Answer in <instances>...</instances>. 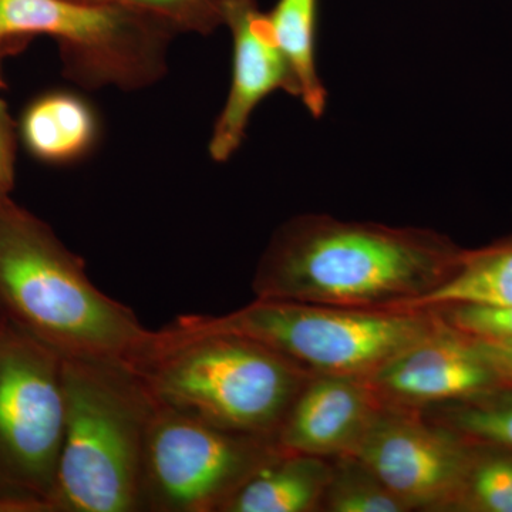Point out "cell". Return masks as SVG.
<instances>
[{
    "label": "cell",
    "mask_w": 512,
    "mask_h": 512,
    "mask_svg": "<svg viewBox=\"0 0 512 512\" xmlns=\"http://www.w3.org/2000/svg\"><path fill=\"white\" fill-rule=\"evenodd\" d=\"M278 451L275 436L222 429L157 403L148 431L144 507L221 512Z\"/></svg>",
    "instance_id": "obj_8"
},
{
    "label": "cell",
    "mask_w": 512,
    "mask_h": 512,
    "mask_svg": "<svg viewBox=\"0 0 512 512\" xmlns=\"http://www.w3.org/2000/svg\"><path fill=\"white\" fill-rule=\"evenodd\" d=\"M450 511L512 512V450L474 443L463 484Z\"/></svg>",
    "instance_id": "obj_18"
},
{
    "label": "cell",
    "mask_w": 512,
    "mask_h": 512,
    "mask_svg": "<svg viewBox=\"0 0 512 512\" xmlns=\"http://www.w3.org/2000/svg\"><path fill=\"white\" fill-rule=\"evenodd\" d=\"M136 10L171 28L208 33L224 23L221 0H87Z\"/></svg>",
    "instance_id": "obj_20"
},
{
    "label": "cell",
    "mask_w": 512,
    "mask_h": 512,
    "mask_svg": "<svg viewBox=\"0 0 512 512\" xmlns=\"http://www.w3.org/2000/svg\"><path fill=\"white\" fill-rule=\"evenodd\" d=\"M384 404L366 379L313 375L275 433L285 453L322 458L352 456Z\"/></svg>",
    "instance_id": "obj_12"
},
{
    "label": "cell",
    "mask_w": 512,
    "mask_h": 512,
    "mask_svg": "<svg viewBox=\"0 0 512 512\" xmlns=\"http://www.w3.org/2000/svg\"><path fill=\"white\" fill-rule=\"evenodd\" d=\"M329 458L279 450L232 495L221 512H316L332 478Z\"/></svg>",
    "instance_id": "obj_13"
},
{
    "label": "cell",
    "mask_w": 512,
    "mask_h": 512,
    "mask_svg": "<svg viewBox=\"0 0 512 512\" xmlns=\"http://www.w3.org/2000/svg\"><path fill=\"white\" fill-rule=\"evenodd\" d=\"M0 306L59 355L133 365L151 330L100 291L45 222L10 200L0 204Z\"/></svg>",
    "instance_id": "obj_2"
},
{
    "label": "cell",
    "mask_w": 512,
    "mask_h": 512,
    "mask_svg": "<svg viewBox=\"0 0 512 512\" xmlns=\"http://www.w3.org/2000/svg\"><path fill=\"white\" fill-rule=\"evenodd\" d=\"M3 316H5V313H3L2 306H0V322H2Z\"/></svg>",
    "instance_id": "obj_26"
},
{
    "label": "cell",
    "mask_w": 512,
    "mask_h": 512,
    "mask_svg": "<svg viewBox=\"0 0 512 512\" xmlns=\"http://www.w3.org/2000/svg\"><path fill=\"white\" fill-rule=\"evenodd\" d=\"M461 254L431 229L302 215L275 232L252 291L258 299L407 309L446 282Z\"/></svg>",
    "instance_id": "obj_1"
},
{
    "label": "cell",
    "mask_w": 512,
    "mask_h": 512,
    "mask_svg": "<svg viewBox=\"0 0 512 512\" xmlns=\"http://www.w3.org/2000/svg\"><path fill=\"white\" fill-rule=\"evenodd\" d=\"M0 512H29V510L22 500L0 488Z\"/></svg>",
    "instance_id": "obj_24"
},
{
    "label": "cell",
    "mask_w": 512,
    "mask_h": 512,
    "mask_svg": "<svg viewBox=\"0 0 512 512\" xmlns=\"http://www.w3.org/2000/svg\"><path fill=\"white\" fill-rule=\"evenodd\" d=\"M66 424L63 357L0 322V488L47 512Z\"/></svg>",
    "instance_id": "obj_6"
},
{
    "label": "cell",
    "mask_w": 512,
    "mask_h": 512,
    "mask_svg": "<svg viewBox=\"0 0 512 512\" xmlns=\"http://www.w3.org/2000/svg\"><path fill=\"white\" fill-rule=\"evenodd\" d=\"M316 15L318 0H279L268 16L291 64L299 97L313 117H320L326 106V90L315 62Z\"/></svg>",
    "instance_id": "obj_16"
},
{
    "label": "cell",
    "mask_w": 512,
    "mask_h": 512,
    "mask_svg": "<svg viewBox=\"0 0 512 512\" xmlns=\"http://www.w3.org/2000/svg\"><path fill=\"white\" fill-rule=\"evenodd\" d=\"M15 164V134L5 103L0 101V171L12 175Z\"/></svg>",
    "instance_id": "obj_22"
},
{
    "label": "cell",
    "mask_w": 512,
    "mask_h": 512,
    "mask_svg": "<svg viewBox=\"0 0 512 512\" xmlns=\"http://www.w3.org/2000/svg\"><path fill=\"white\" fill-rule=\"evenodd\" d=\"M63 357L66 424L47 512H141L156 400L120 360Z\"/></svg>",
    "instance_id": "obj_3"
},
{
    "label": "cell",
    "mask_w": 512,
    "mask_h": 512,
    "mask_svg": "<svg viewBox=\"0 0 512 512\" xmlns=\"http://www.w3.org/2000/svg\"><path fill=\"white\" fill-rule=\"evenodd\" d=\"M451 328L488 342L512 343V305H451L433 309Z\"/></svg>",
    "instance_id": "obj_21"
},
{
    "label": "cell",
    "mask_w": 512,
    "mask_h": 512,
    "mask_svg": "<svg viewBox=\"0 0 512 512\" xmlns=\"http://www.w3.org/2000/svg\"><path fill=\"white\" fill-rule=\"evenodd\" d=\"M480 340L485 355L490 362L493 363L495 370L503 380L507 389H512V345L507 343L488 342V340Z\"/></svg>",
    "instance_id": "obj_23"
},
{
    "label": "cell",
    "mask_w": 512,
    "mask_h": 512,
    "mask_svg": "<svg viewBox=\"0 0 512 512\" xmlns=\"http://www.w3.org/2000/svg\"><path fill=\"white\" fill-rule=\"evenodd\" d=\"M451 305H512V235L487 247L463 249L453 274L407 311Z\"/></svg>",
    "instance_id": "obj_14"
},
{
    "label": "cell",
    "mask_w": 512,
    "mask_h": 512,
    "mask_svg": "<svg viewBox=\"0 0 512 512\" xmlns=\"http://www.w3.org/2000/svg\"><path fill=\"white\" fill-rule=\"evenodd\" d=\"M13 177L0 171V204L8 200L9 192L12 190Z\"/></svg>",
    "instance_id": "obj_25"
},
{
    "label": "cell",
    "mask_w": 512,
    "mask_h": 512,
    "mask_svg": "<svg viewBox=\"0 0 512 512\" xmlns=\"http://www.w3.org/2000/svg\"><path fill=\"white\" fill-rule=\"evenodd\" d=\"M443 325L436 311L340 308L255 298L221 316H180L160 332L167 336L232 333L262 343L312 375L369 379Z\"/></svg>",
    "instance_id": "obj_5"
},
{
    "label": "cell",
    "mask_w": 512,
    "mask_h": 512,
    "mask_svg": "<svg viewBox=\"0 0 512 512\" xmlns=\"http://www.w3.org/2000/svg\"><path fill=\"white\" fill-rule=\"evenodd\" d=\"M366 380L386 406L417 410L507 389L480 340L446 322Z\"/></svg>",
    "instance_id": "obj_10"
},
{
    "label": "cell",
    "mask_w": 512,
    "mask_h": 512,
    "mask_svg": "<svg viewBox=\"0 0 512 512\" xmlns=\"http://www.w3.org/2000/svg\"><path fill=\"white\" fill-rule=\"evenodd\" d=\"M222 19L234 39V67L227 103L210 141V154L227 161L241 146L252 113L268 94L285 90L299 97L291 64L282 52L268 15L254 0H221Z\"/></svg>",
    "instance_id": "obj_11"
},
{
    "label": "cell",
    "mask_w": 512,
    "mask_h": 512,
    "mask_svg": "<svg viewBox=\"0 0 512 512\" xmlns=\"http://www.w3.org/2000/svg\"><path fill=\"white\" fill-rule=\"evenodd\" d=\"M332 463L320 511L407 512L402 501L355 456L332 458Z\"/></svg>",
    "instance_id": "obj_19"
},
{
    "label": "cell",
    "mask_w": 512,
    "mask_h": 512,
    "mask_svg": "<svg viewBox=\"0 0 512 512\" xmlns=\"http://www.w3.org/2000/svg\"><path fill=\"white\" fill-rule=\"evenodd\" d=\"M474 443L417 409L386 406L355 456L407 508L450 511Z\"/></svg>",
    "instance_id": "obj_9"
},
{
    "label": "cell",
    "mask_w": 512,
    "mask_h": 512,
    "mask_svg": "<svg viewBox=\"0 0 512 512\" xmlns=\"http://www.w3.org/2000/svg\"><path fill=\"white\" fill-rule=\"evenodd\" d=\"M171 26L110 3L0 0V45L32 35L55 37L67 73L84 86L137 89L165 70Z\"/></svg>",
    "instance_id": "obj_7"
},
{
    "label": "cell",
    "mask_w": 512,
    "mask_h": 512,
    "mask_svg": "<svg viewBox=\"0 0 512 512\" xmlns=\"http://www.w3.org/2000/svg\"><path fill=\"white\" fill-rule=\"evenodd\" d=\"M157 403L222 429L275 436L313 376L256 340L232 333L158 330L131 365Z\"/></svg>",
    "instance_id": "obj_4"
},
{
    "label": "cell",
    "mask_w": 512,
    "mask_h": 512,
    "mask_svg": "<svg viewBox=\"0 0 512 512\" xmlns=\"http://www.w3.org/2000/svg\"><path fill=\"white\" fill-rule=\"evenodd\" d=\"M96 119L79 97L49 94L36 100L22 120V137L30 153L49 163L82 156L96 138Z\"/></svg>",
    "instance_id": "obj_15"
},
{
    "label": "cell",
    "mask_w": 512,
    "mask_h": 512,
    "mask_svg": "<svg viewBox=\"0 0 512 512\" xmlns=\"http://www.w3.org/2000/svg\"><path fill=\"white\" fill-rule=\"evenodd\" d=\"M471 443L512 450V389L421 410Z\"/></svg>",
    "instance_id": "obj_17"
},
{
    "label": "cell",
    "mask_w": 512,
    "mask_h": 512,
    "mask_svg": "<svg viewBox=\"0 0 512 512\" xmlns=\"http://www.w3.org/2000/svg\"><path fill=\"white\" fill-rule=\"evenodd\" d=\"M507 345H512V343H507Z\"/></svg>",
    "instance_id": "obj_27"
}]
</instances>
